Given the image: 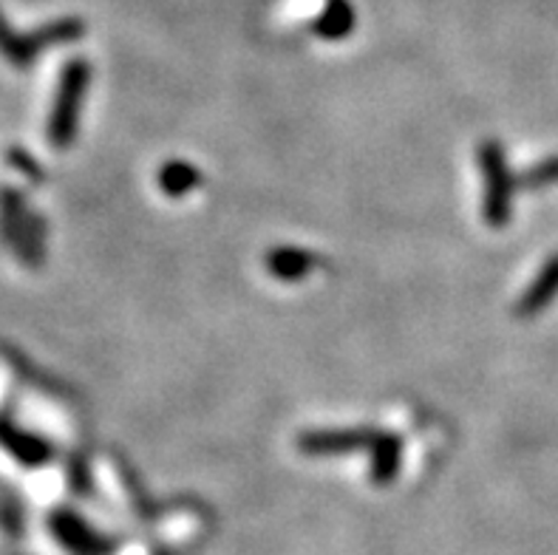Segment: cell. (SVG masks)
<instances>
[{"label": "cell", "mask_w": 558, "mask_h": 555, "mask_svg": "<svg viewBox=\"0 0 558 555\" xmlns=\"http://www.w3.org/2000/svg\"><path fill=\"white\" fill-rule=\"evenodd\" d=\"M558 184V156H547L517 177V190H542Z\"/></svg>", "instance_id": "8fae6325"}, {"label": "cell", "mask_w": 558, "mask_h": 555, "mask_svg": "<svg viewBox=\"0 0 558 555\" xmlns=\"http://www.w3.org/2000/svg\"><path fill=\"white\" fill-rule=\"evenodd\" d=\"M558 295V253L547 258V264L538 269L533 283L524 289V295L517 303V317H536L556 301Z\"/></svg>", "instance_id": "5b68a950"}, {"label": "cell", "mask_w": 558, "mask_h": 555, "mask_svg": "<svg viewBox=\"0 0 558 555\" xmlns=\"http://www.w3.org/2000/svg\"><path fill=\"white\" fill-rule=\"evenodd\" d=\"M54 533L60 535V542L69 544L71 553L77 555H106L108 542L99 533H94L83 519L74 514H60L54 519Z\"/></svg>", "instance_id": "8992f818"}, {"label": "cell", "mask_w": 558, "mask_h": 555, "mask_svg": "<svg viewBox=\"0 0 558 555\" xmlns=\"http://www.w3.org/2000/svg\"><path fill=\"white\" fill-rule=\"evenodd\" d=\"M198 182H202V173L191 162H182V159H173V162L159 170V184L173 198L187 196L191 190H196Z\"/></svg>", "instance_id": "30bf717a"}, {"label": "cell", "mask_w": 558, "mask_h": 555, "mask_svg": "<svg viewBox=\"0 0 558 555\" xmlns=\"http://www.w3.org/2000/svg\"><path fill=\"white\" fill-rule=\"evenodd\" d=\"M83 35V23L80 21H60L54 26L43 28L32 37H17L12 32H7L3 21H0V51L17 65H26L32 57L40 51V46H51V43H69L77 40Z\"/></svg>", "instance_id": "277c9868"}, {"label": "cell", "mask_w": 558, "mask_h": 555, "mask_svg": "<svg viewBox=\"0 0 558 555\" xmlns=\"http://www.w3.org/2000/svg\"><path fill=\"white\" fill-rule=\"evenodd\" d=\"M92 80V69L83 60L65 65L63 83H60V94H57V106L51 113V142L57 148H69L77 131V117H80V102H83L85 85Z\"/></svg>", "instance_id": "7a4b0ae2"}, {"label": "cell", "mask_w": 558, "mask_h": 555, "mask_svg": "<svg viewBox=\"0 0 558 555\" xmlns=\"http://www.w3.org/2000/svg\"><path fill=\"white\" fill-rule=\"evenodd\" d=\"M315 267H318V255L301 246H276L272 253H267V269L278 281H301Z\"/></svg>", "instance_id": "52a82bcc"}, {"label": "cell", "mask_w": 558, "mask_h": 555, "mask_svg": "<svg viewBox=\"0 0 558 555\" xmlns=\"http://www.w3.org/2000/svg\"><path fill=\"white\" fill-rule=\"evenodd\" d=\"M400 457H403L400 436L380 431L375 448H372V482L375 485H391L397 471H400Z\"/></svg>", "instance_id": "ba28073f"}, {"label": "cell", "mask_w": 558, "mask_h": 555, "mask_svg": "<svg viewBox=\"0 0 558 555\" xmlns=\"http://www.w3.org/2000/svg\"><path fill=\"white\" fill-rule=\"evenodd\" d=\"M480 165L485 177V221L490 227H505L510 221L517 177L510 173L502 145L496 140H485L480 145Z\"/></svg>", "instance_id": "6da1fadb"}, {"label": "cell", "mask_w": 558, "mask_h": 555, "mask_svg": "<svg viewBox=\"0 0 558 555\" xmlns=\"http://www.w3.org/2000/svg\"><path fill=\"white\" fill-rule=\"evenodd\" d=\"M380 431L375 429H320L298 436V450L306 457H335L352 450L375 448Z\"/></svg>", "instance_id": "3957f363"}, {"label": "cell", "mask_w": 558, "mask_h": 555, "mask_svg": "<svg viewBox=\"0 0 558 555\" xmlns=\"http://www.w3.org/2000/svg\"><path fill=\"white\" fill-rule=\"evenodd\" d=\"M354 28V12L349 7V0H329L315 21V35L324 37V40H343V37L352 35Z\"/></svg>", "instance_id": "9c48e42d"}]
</instances>
